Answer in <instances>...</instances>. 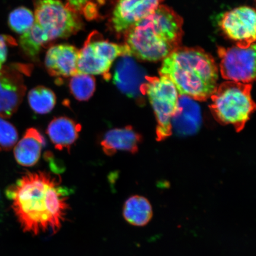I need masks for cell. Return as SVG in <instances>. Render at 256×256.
<instances>
[{"instance_id":"5bb4252c","label":"cell","mask_w":256,"mask_h":256,"mask_svg":"<svg viewBox=\"0 0 256 256\" xmlns=\"http://www.w3.org/2000/svg\"><path fill=\"white\" fill-rule=\"evenodd\" d=\"M142 142V136L130 126L115 128L104 134L100 145L106 155L112 156L118 152L136 153Z\"/></svg>"},{"instance_id":"ac0fdd59","label":"cell","mask_w":256,"mask_h":256,"mask_svg":"<svg viewBox=\"0 0 256 256\" xmlns=\"http://www.w3.org/2000/svg\"><path fill=\"white\" fill-rule=\"evenodd\" d=\"M123 215L124 220L131 225L145 226L152 218V207L146 198L134 196L124 203Z\"/></svg>"},{"instance_id":"484cf974","label":"cell","mask_w":256,"mask_h":256,"mask_svg":"<svg viewBox=\"0 0 256 256\" xmlns=\"http://www.w3.org/2000/svg\"><path fill=\"white\" fill-rule=\"evenodd\" d=\"M4 62H2V60L1 59V58H0V71H1L2 67H3V64H4Z\"/></svg>"},{"instance_id":"ba28073f","label":"cell","mask_w":256,"mask_h":256,"mask_svg":"<svg viewBox=\"0 0 256 256\" xmlns=\"http://www.w3.org/2000/svg\"><path fill=\"white\" fill-rule=\"evenodd\" d=\"M256 14L254 8L242 6L222 16L220 26L236 46L248 48L255 43Z\"/></svg>"},{"instance_id":"4fadbf2b","label":"cell","mask_w":256,"mask_h":256,"mask_svg":"<svg viewBox=\"0 0 256 256\" xmlns=\"http://www.w3.org/2000/svg\"><path fill=\"white\" fill-rule=\"evenodd\" d=\"M201 122L199 105L188 96L179 95L177 110L172 119V126L180 135H191L199 130Z\"/></svg>"},{"instance_id":"d6986e66","label":"cell","mask_w":256,"mask_h":256,"mask_svg":"<svg viewBox=\"0 0 256 256\" xmlns=\"http://www.w3.org/2000/svg\"><path fill=\"white\" fill-rule=\"evenodd\" d=\"M50 41L47 34L34 22L30 30L21 34L19 46L25 55L34 58L40 54L44 44Z\"/></svg>"},{"instance_id":"6da1fadb","label":"cell","mask_w":256,"mask_h":256,"mask_svg":"<svg viewBox=\"0 0 256 256\" xmlns=\"http://www.w3.org/2000/svg\"><path fill=\"white\" fill-rule=\"evenodd\" d=\"M6 194L24 231L34 235L58 232L70 210L68 188L54 172H28Z\"/></svg>"},{"instance_id":"8992f818","label":"cell","mask_w":256,"mask_h":256,"mask_svg":"<svg viewBox=\"0 0 256 256\" xmlns=\"http://www.w3.org/2000/svg\"><path fill=\"white\" fill-rule=\"evenodd\" d=\"M35 23L50 40L63 39L78 33L82 28L81 19L60 0H35Z\"/></svg>"},{"instance_id":"9c48e42d","label":"cell","mask_w":256,"mask_h":256,"mask_svg":"<svg viewBox=\"0 0 256 256\" xmlns=\"http://www.w3.org/2000/svg\"><path fill=\"white\" fill-rule=\"evenodd\" d=\"M164 0H118L112 16V24L118 34L130 27L156 10Z\"/></svg>"},{"instance_id":"2e32d148","label":"cell","mask_w":256,"mask_h":256,"mask_svg":"<svg viewBox=\"0 0 256 256\" xmlns=\"http://www.w3.org/2000/svg\"><path fill=\"white\" fill-rule=\"evenodd\" d=\"M82 130L81 124L71 118L60 116L54 118L48 126L47 134L55 146L60 151L70 148L78 139Z\"/></svg>"},{"instance_id":"7c38bea8","label":"cell","mask_w":256,"mask_h":256,"mask_svg":"<svg viewBox=\"0 0 256 256\" xmlns=\"http://www.w3.org/2000/svg\"><path fill=\"white\" fill-rule=\"evenodd\" d=\"M78 50L67 44H57L47 51L44 64L48 72L55 76H74L78 72Z\"/></svg>"},{"instance_id":"e0dca14e","label":"cell","mask_w":256,"mask_h":256,"mask_svg":"<svg viewBox=\"0 0 256 256\" xmlns=\"http://www.w3.org/2000/svg\"><path fill=\"white\" fill-rule=\"evenodd\" d=\"M112 65V63L102 58L96 53L90 40L85 43L81 50H78V74L102 75L106 79H110L108 76Z\"/></svg>"},{"instance_id":"3957f363","label":"cell","mask_w":256,"mask_h":256,"mask_svg":"<svg viewBox=\"0 0 256 256\" xmlns=\"http://www.w3.org/2000/svg\"><path fill=\"white\" fill-rule=\"evenodd\" d=\"M159 74L172 80L179 95L200 102L210 97L218 79L215 60L200 48H178L163 60Z\"/></svg>"},{"instance_id":"603a6c76","label":"cell","mask_w":256,"mask_h":256,"mask_svg":"<svg viewBox=\"0 0 256 256\" xmlns=\"http://www.w3.org/2000/svg\"><path fill=\"white\" fill-rule=\"evenodd\" d=\"M33 12L26 8L19 7L10 14L8 24L11 30L18 34H24L30 30L34 24Z\"/></svg>"},{"instance_id":"44dd1931","label":"cell","mask_w":256,"mask_h":256,"mask_svg":"<svg viewBox=\"0 0 256 256\" xmlns=\"http://www.w3.org/2000/svg\"><path fill=\"white\" fill-rule=\"evenodd\" d=\"M69 87L72 94L76 100L88 101L96 90V81L92 76L76 74L70 80Z\"/></svg>"},{"instance_id":"9a60e30c","label":"cell","mask_w":256,"mask_h":256,"mask_svg":"<svg viewBox=\"0 0 256 256\" xmlns=\"http://www.w3.org/2000/svg\"><path fill=\"white\" fill-rule=\"evenodd\" d=\"M46 142L44 137L36 128L27 130L20 142L16 144L14 150L16 162L24 167L34 166L40 159Z\"/></svg>"},{"instance_id":"277c9868","label":"cell","mask_w":256,"mask_h":256,"mask_svg":"<svg viewBox=\"0 0 256 256\" xmlns=\"http://www.w3.org/2000/svg\"><path fill=\"white\" fill-rule=\"evenodd\" d=\"M250 84L228 81L217 86L210 96V108L214 118L223 124H232L240 132L255 110Z\"/></svg>"},{"instance_id":"cb8c5ba5","label":"cell","mask_w":256,"mask_h":256,"mask_svg":"<svg viewBox=\"0 0 256 256\" xmlns=\"http://www.w3.org/2000/svg\"><path fill=\"white\" fill-rule=\"evenodd\" d=\"M18 138V132L14 124L0 117V150H12L17 144Z\"/></svg>"},{"instance_id":"30bf717a","label":"cell","mask_w":256,"mask_h":256,"mask_svg":"<svg viewBox=\"0 0 256 256\" xmlns=\"http://www.w3.org/2000/svg\"><path fill=\"white\" fill-rule=\"evenodd\" d=\"M23 76L14 66L0 71V117L9 118L18 110L25 94Z\"/></svg>"},{"instance_id":"52a82bcc","label":"cell","mask_w":256,"mask_h":256,"mask_svg":"<svg viewBox=\"0 0 256 256\" xmlns=\"http://www.w3.org/2000/svg\"><path fill=\"white\" fill-rule=\"evenodd\" d=\"M220 72L222 78L244 84L254 82L256 78V44L248 48L236 46L219 47Z\"/></svg>"},{"instance_id":"8fae6325","label":"cell","mask_w":256,"mask_h":256,"mask_svg":"<svg viewBox=\"0 0 256 256\" xmlns=\"http://www.w3.org/2000/svg\"><path fill=\"white\" fill-rule=\"evenodd\" d=\"M145 72L132 56H120L115 66L114 83L128 97L140 100L142 94L140 88L146 82Z\"/></svg>"},{"instance_id":"ffe728a7","label":"cell","mask_w":256,"mask_h":256,"mask_svg":"<svg viewBox=\"0 0 256 256\" xmlns=\"http://www.w3.org/2000/svg\"><path fill=\"white\" fill-rule=\"evenodd\" d=\"M28 102L35 113L44 114L53 110L56 98L52 90L40 86L31 89L28 92Z\"/></svg>"},{"instance_id":"d4e9b609","label":"cell","mask_w":256,"mask_h":256,"mask_svg":"<svg viewBox=\"0 0 256 256\" xmlns=\"http://www.w3.org/2000/svg\"><path fill=\"white\" fill-rule=\"evenodd\" d=\"M90 2V0H67V2H68L67 6L75 12H81Z\"/></svg>"},{"instance_id":"7a4b0ae2","label":"cell","mask_w":256,"mask_h":256,"mask_svg":"<svg viewBox=\"0 0 256 256\" xmlns=\"http://www.w3.org/2000/svg\"><path fill=\"white\" fill-rule=\"evenodd\" d=\"M124 34L131 56L158 62L180 47L183 19L174 10L160 5L152 14L137 22Z\"/></svg>"},{"instance_id":"5b68a950","label":"cell","mask_w":256,"mask_h":256,"mask_svg":"<svg viewBox=\"0 0 256 256\" xmlns=\"http://www.w3.org/2000/svg\"><path fill=\"white\" fill-rule=\"evenodd\" d=\"M146 80L140 92L148 96L158 122L156 137L158 140H162L172 133V119L178 108L179 94L167 76H146Z\"/></svg>"},{"instance_id":"7402d4cb","label":"cell","mask_w":256,"mask_h":256,"mask_svg":"<svg viewBox=\"0 0 256 256\" xmlns=\"http://www.w3.org/2000/svg\"><path fill=\"white\" fill-rule=\"evenodd\" d=\"M90 41L96 53L102 58L112 64L118 57L131 56L129 48L126 44L122 46L104 40Z\"/></svg>"}]
</instances>
